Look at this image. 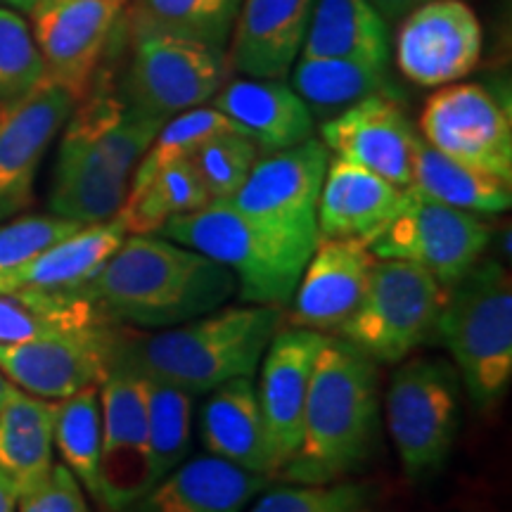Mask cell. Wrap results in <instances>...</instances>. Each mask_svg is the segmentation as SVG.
I'll return each instance as SVG.
<instances>
[{
	"label": "cell",
	"instance_id": "d6a6232c",
	"mask_svg": "<svg viewBox=\"0 0 512 512\" xmlns=\"http://www.w3.org/2000/svg\"><path fill=\"white\" fill-rule=\"evenodd\" d=\"M53 446L60 453L62 465L76 477L81 489H86L95 503L105 505L100 475L102 418L98 384L55 401Z\"/></svg>",
	"mask_w": 512,
	"mask_h": 512
},
{
	"label": "cell",
	"instance_id": "4fadbf2b",
	"mask_svg": "<svg viewBox=\"0 0 512 512\" xmlns=\"http://www.w3.org/2000/svg\"><path fill=\"white\" fill-rule=\"evenodd\" d=\"M328 335L316 330L283 325L275 332L259 363V399L261 422L271 479L294 456L302 437V420L316 358Z\"/></svg>",
	"mask_w": 512,
	"mask_h": 512
},
{
	"label": "cell",
	"instance_id": "8d00e7d4",
	"mask_svg": "<svg viewBox=\"0 0 512 512\" xmlns=\"http://www.w3.org/2000/svg\"><path fill=\"white\" fill-rule=\"evenodd\" d=\"M256 159H259V147L242 131L216 133L190 155L211 202L230 200L247 181Z\"/></svg>",
	"mask_w": 512,
	"mask_h": 512
},
{
	"label": "cell",
	"instance_id": "1f68e13d",
	"mask_svg": "<svg viewBox=\"0 0 512 512\" xmlns=\"http://www.w3.org/2000/svg\"><path fill=\"white\" fill-rule=\"evenodd\" d=\"M110 325L81 292L15 294L0 292V344L60 337Z\"/></svg>",
	"mask_w": 512,
	"mask_h": 512
},
{
	"label": "cell",
	"instance_id": "2e32d148",
	"mask_svg": "<svg viewBox=\"0 0 512 512\" xmlns=\"http://www.w3.org/2000/svg\"><path fill=\"white\" fill-rule=\"evenodd\" d=\"M482 43V24L470 5L430 0L403 19L396 34V64L418 86H448L475 72Z\"/></svg>",
	"mask_w": 512,
	"mask_h": 512
},
{
	"label": "cell",
	"instance_id": "e0dca14e",
	"mask_svg": "<svg viewBox=\"0 0 512 512\" xmlns=\"http://www.w3.org/2000/svg\"><path fill=\"white\" fill-rule=\"evenodd\" d=\"M119 335L112 325L72 335L0 344V373L31 396L62 401L95 387L114 361Z\"/></svg>",
	"mask_w": 512,
	"mask_h": 512
},
{
	"label": "cell",
	"instance_id": "ee69618b",
	"mask_svg": "<svg viewBox=\"0 0 512 512\" xmlns=\"http://www.w3.org/2000/svg\"><path fill=\"white\" fill-rule=\"evenodd\" d=\"M3 5H10V8H15L19 12H31L34 10V5L38 0H0Z\"/></svg>",
	"mask_w": 512,
	"mask_h": 512
},
{
	"label": "cell",
	"instance_id": "ffe728a7",
	"mask_svg": "<svg viewBox=\"0 0 512 512\" xmlns=\"http://www.w3.org/2000/svg\"><path fill=\"white\" fill-rule=\"evenodd\" d=\"M375 259L358 238L318 240L290 299V325L337 332L366 290Z\"/></svg>",
	"mask_w": 512,
	"mask_h": 512
},
{
	"label": "cell",
	"instance_id": "ab89813d",
	"mask_svg": "<svg viewBox=\"0 0 512 512\" xmlns=\"http://www.w3.org/2000/svg\"><path fill=\"white\" fill-rule=\"evenodd\" d=\"M83 228V223L60 219V216H19L0 221V275L15 271L43 249L60 242Z\"/></svg>",
	"mask_w": 512,
	"mask_h": 512
},
{
	"label": "cell",
	"instance_id": "f35d334b",
	"mask_svg": "<svg viewBox=\"0 0 512 512\" xmlns=\"http://www.w3.org/2000/svg\"><path fill=\"white\" fill-rule=\"evenodd\" d=\"M46 79L29 24L17 12L0 8V105L19 100Z\"/></svg>",
	"mask_w": 512,
	"mask_h": 512
},
{
	"label": "cell",
	"instance_id": "277c9868",
	"mask_svg": "<svg viewBox=\"0 0 512 512\" xmlns=\"http://www.w3.org/2000/svg\"><path fill=\"white\" fill-rule=\"evenodd\" d=\"M283 325L280 306H221L152 335H119L112 366L174 384L192 396L209 394L235 377H254Z\"/></svg>",
	"mask_w": 512,
	"mask_h": 512
},
{
	"label": "cell",
	"instance_id": "9a60e30c",
	"mask_svg": "<svg viewBox=\"0 0 512 512\" xmlns=\"http://www.w3.org/2000/svg\"><path fill=\"white\" fill-rule=\"evenodd\" d=\"M29 15L46 79L79 102L91 91L102 53L119 22L121 0H38Z\"/></svg>",
	"mask_w": 512,
	"mask_h": 512
},
{
	"label": "cell",
	"instance_id": "83f0119b",
	"mask_svg": "<svg viewBox=\"0 0 512 512\" xmlns=\"http://www.w3.org/2000/svg\"><path fill=\"white\" fill-rule=\"evenodd\" d=\"M304 57H347L387 64V19L370 0H318L306 31Z\"/></svg>",
	"mask_w": 512,
	"mask_h": 512
},
{
	"label": "cell",
	"instance_id": "d4e9b609",
	"mask_svg": "<svg viewBox=\"0 0 512 512\" xmlns=\"http://www.w3.org/2000/svg\"><path fill=\"white\" fill-rule=\"evenodd\" d=\"M403 190L363 166L330 155L316 209L318 240H366L394 214Z\"/></svg>",
	"mask_w": 512,
	"mask_h": 512
},
{
	"label": "cell",
	"instance_id": "5b68a950",
	"mask_svg": "<svg viewBox=\"0 0 512 512\" xmlns=\"http://www.w3.org/2000/svg\"><path fill=\"white\" fill-rule=\"evenodd\" d=\"M437 335L472 406H498L512 382V283L498 261H479L448 287Z\"/></svg>",
	"mask_w": 512,
	"mask_h": 512
},
{
	"label": "cell",
	"instance_id": "cb8c5ba5",
	"mask_svg": "<svg viewBox=\"0 0 512 512\" xmlns=\"http://www.w3.org/2000/svg\"><path fill=\"white\" fill-rule=\"evenodd\" d=\"M256 147L280 152L313 138V112L285 79H238L211 98Z\"/></svg>",
	"mask_w": 512,
	"mask_h": 512
},
{
	"label": "cell",
	"instance_id": "7402d4cb",
	"mask_svg": "<svg viewBox=\"0 0 512 512\" xmlns=\"http://www.w3.org/2000/svg\"><path fill=\"white\" fill-rule=\"evenodd\" d=\"M271 479L219 456L185 458L126 512H242Z\"/></svg>",
	"mask_w": 512,
	"mask_h": 512
},
{
	"label": "cell",
	"instance_id": "b9f144b4",
	"mask_svg": "<svg viewBox=\"0 0 512 512\" xmlns=\"http://www.w3.org/2000/svg\"><path fill=\"white\" fill-rule=\"evenodd\" d=\"M370 3L375 5L384 19H399L418 8V5L430 3V0H370Z\"/></svg>",
	"mask_w": 512,
	"mask_h": 512
},
{
	"label": "cell",
	"instance_id": "7c38bea8",
	"mask_svg": "<svg viewBox=\"0 0 512 512\" xmlns=\"http://www.w3.org/2000/svg\"><path fill=\"white\" fill-rule=\"evenodd\" d=\"M420 138L441 155L512 183L510 102L484 83H448L427 100Z\"/></svg>",
	"mask_w": 512,
	"mask_h": 512
},
{
	"label": "cell",
	"instance_id": "836d02e7",
	"mask_svg": "<svg viewBox=\"0 0 512 512\" xmlns=\"http://www.w3.org/2000/svg\"><path fill=\"white\" fill-rule=\"evenodd\" d=\"M145 380L147 394V451H150V482L169 475L190 456L192 448V394L162 380ZM150 486V489H152Z\"/></svg>",
	"mask_w": 512,
	"mask_h": 512
},
{
	"label": "cell",
	"instance_id": "9c48e42d",
	"mask_svg": "<svg viewBox=\"0 0 512 512\" xmlns=\"http://www.w3.org/2000/svg\"><path fill=\"white\" fill-rule=\"evenodd\" d=\"M491 235L494 230L479 214L406 188L394 214L363 242L373 259L408 261L451 287L482 261Z\"/></svg>",
	"mask_w": 512,
	"mask_h": 512
},
{
	"label": "cell",
	"instance_id": "44dd1931",
	"mask_svg": "<svg viewBox=\"0 0 512 512\" xmlns=\"http://www.w3.org/2000/svg\"><path fill=\"white\" fill-rule=\"evenodd\" d=\"M313 0H242L230 64L249 79H285L304 46Z\"/></svg>",
	"mask_w": 512,
	"mask_h": 512
},
{
	"label": "cell",
	"instance_id": "4316f807",
	"mask_svg": "<svg viewBox=\"0 0 512 512\" xmlns=\"http://www.w3.org/2000/svg\"><path fill=\"white\" fill-rule=\"evenodd\" d=\"M204 451L271 479L264 422L252 377H235L211 389L200 413Z\"/></svg>",
	"mask_w": 512,
	"mask_h": 512
},
{
	"label": "cell",
	"instance_id": "4dcf8cb0",
	"mask_svg": "<svg viewBox=\"0 0 512 512\" xmlns=\"http://www.w3.org/2000/svg\"><path fill=\"white\" fill-rule=\"evenodd\" d=\"M211 202L190 157L164 166L150 181L128 188L117 219L126 235H157L174 216L190 214Z\"/></svg>",
	"mask_w": 512,
	"mask_h": 512
},
{
	"label": "cell",
	"instance_id": "8fae6325",
	"mask_svg": "<svg viewBox=\"0 0 512 512\" xmlns=\"http://www.w3.org/2000/svg\"><path fill=\"white\" fill-rule=\"evenodd\" d=\"M330 152L318 138L256 159L242 188L230 197L249 219L311 254L318 245V195Z\"/></svg>",
	"mask_w": 512,
	"mask_h": 512
},
{
	"label": "cell",
	"instance_id": "ba28073f",
	"mask_svg": "<svg viewBox=\"0 0 512 512\" xmlns=\"http://www.w3.org/2000/svg\"><path fill=\"white\" fill-rule=\"evenodd\" d=\"M460 396L463 384L446 361L415 358L394 370L387 425L411 482H427L446 467L460 427Z\"/></svg>",
	"mask_w": 512,
	"mask_h": 512
},
{
	"label": "cell",
	"instance_id": "d6986e66",
	"mask_svg": "<svg viewBox=\"0 0 512 512\" xmlns=\"http://www.w3.org/2000/svg\"><path fill=\"white\" fill-rule=\"evenodd\" d=\"M320 143L330 155L363 166L399 188H411L420 133L394 95H370L328 117L320 126Z\"/></svg>",
	"mask_w": 512,
	"mask_h": 512
},
{
	"label": "cell",
	"instance_id": "7bdbcfd3",
	"mask_svg": "<svg viewBox=\"0 0 512 512\" xmlns=\"http://www.w3.org/2000/svg\"><path fill=\"white\" fill-rule=\"evenodd\" d=\"M15 508H17V498L8 494V491L0 486V512H15Z\"/></svg>",
	"mask_w": 512,
	"mask_h": 512
},
{
	"label": "cell",
	"instance_id": "60d3db41",
	"mask_svg": "<svg viewBox=\"0 0 512 512\" xmlns=\"http://www.w3.org/2000/svg\"><path fill=\"white\" fill-rule=\"evenodd\" d=\"M17 503L19 512H88L81 484L62 463L53 465L46 482Z\"/></svg>",
	"mask_w": 512,
	"mask_h": 512
},
{
	"label": "cell",
	"instance_id": "d590c367",
	"mask_svg": "<svg viewBox=\"0 0 512 512\" xmlns=\"http://www.w3.org/2000/svg\"><path fill=\"white\" fill-rule=\"evenodd\" d=\"M242 0H143V22L223 48Z\"/></svg>",
	"mask_w": 512,
	"mask_h": 512
},
{
	"label": "cell",
	"instance_id": "f546056e",
	"mask_svg": "<svg viewBox=\"0 0 512 512\" xmlns=\"http://www.w3.org/2000/svg\"><path fill=\"white\" fill-rule=\"evenodd\" d=\"M411 188L434 202L472 214H503L512 207V183L441 155L420 138Z\"/></svg>",
	"mask_w": 512,
	"mask_h": 512
},
{
	"label": "cell",
	"instance_id": "484cf974",
	"mask_svg": "<svg viewBox=\"0 0 512 512\" xmlns=\"http://www.w3.org/2000/svg\"><path fill=\"white\" fill-rule=\"evenodd\" d=\"M55 401L10 384L0 403V486L17 498L31 494L53 470Z\"/></svg>",
	"mask_w": 512,
	"mask_h": 512
},
{
	"label": "cell",
	"instance_id": "8992f818",
	"mask_svg": "<svg viewBox=\"0 0 512 512\" xmlns=\"http://www.w3.org/2000/svg\"><path fill=\"white\" fill-rule=\"evenodd\" d=\"M164 238L219 261L238 280L245 304L285 309L311 254L249 219L228 200L174 216L162 230Z\"/></svg>",
	"mask_w": 512,
	"mask_h": 512
},
{
	"label": "cell",
	"instance_id": "30bf717a",
	"mask_svg": "<svg viewBox=\"0 0 512 512\" xmlns=\"http://www.w3.org/2000/svg\"><path fill=\"white\" fill-rule=\"evenodd\" d=\"M226 76L223 48L140 22L124 93L136 110L166 121L209 102Z\"/></svg>",
	"mask_w": 512,
	"mask_h": 512
},
{
	"label": "cell",
	"instance_id": "f1b7e54d",
	"mask_svg": "<svg viewBox=\"0 0 512 512\" xmlns=\"http://www.w3.org/2000/svg\"><path fill=\"white\" fill-rule=\"evenodd\" d=\"M292 88L309 105L313 117H335L337 112L370 95H394L387 64L358 62L347 57L302 55L294 67Z\"/></svg>",
	"mask_w": 512,
	"mask_h": 512
},
{
	"label": "cell",
	"instance_id": "52a82bcc",
	"mask_svg": "<svg viewBox=\"0 0 512 512\" xmlns=\"http://www.w3.org/2000/svg\"><path fill=\"white\" fill-rule=\"evenodd\" d=\"M446 294L448 287L425 268L375 259L366 290L335 335L370 361L396 366L437 335Z\"/></svg>",
	"mask_w": 512,
	"mask_h": 512
},
{
	"label": "cell",
	"instance_id": "603a6c76",
	"mask_svg": "<svg viewBox=\"0 0 512 512\" xmlns=\"http://www.w3.org/2000/svg\"><path fill=\"white\" fill-rule=\"evenodd\" d=\"M126 240V230L114 216L88 223L55 245L43 249L27 264L0 275V292L15 294H69L79 292L98 275L107 259Z\"/></svg>",
	"mask_w": 512,
	"mask_h": 512
},
{
	"label": "cell",
	"instance_id": "e575fe53",
	"mask_svg": "<svg viewBox=\"0 0 512 512\" xmlns=\"http://www.w3.org/2000/svg\"><path fill=\"white\" fill-rule=\"evenodd\" d=\"M226 131H242V128L235 124L233 119L226 117L221 110H216L214 105L192 107L188 112H181L176 114V117L166 119L162 128H159L155 140H152L150 147L145 150V155L140 157L128 188H138V185L150 181L157 171H162L164 166L174 164L178 159L190 157L204 140Z\"/></svg>",
	"mask_w": 512,
	"mask_h": 512
},
{
	"label": "cell",
	"instance_id": "3957f363",
	"mask_svg": "<svg viewBox=\"0 0 512 512\" xmlns=\"http://www.w3.org/2000/svg\"><path fill=\"white\" fill-rule=\"evenodd\" d=\"M377 425V363L344 339L328 335L313 368L299 446L278 479L330 484L356 475L373 456Z\"/></svg>",
	"mask_w": 512,
	"mask_h": 512
},
{
	"label": "cell",
	"instance_id": "5bb4252c",
	"mask_svg": "<svg viewBox=\"0 0 512 512\" xmlns=\"http://www.w3.org/2000/svg\"><path fill=\"white\" fill-rule=\"evenodd\" d=\"M102 508L124 512L150 491V451H147V394L143 375L112 366L102 377Z\"/></svg>",
	"mask_w": 512,
	"mask_h": 512
},
{
	"label": "cell",
	"instance_id": "ac0fdd59",
	"mask_svg": "<svg viewBox=\"0 0 512 512\" xmlns=\"http://www.w3.org/2000/svg\"><path fill=\"white\" fill-rule=\"evenodd\" d=\"M74 107L72 95L50 79L0 105V221L17 216L34 200L43 157Z\"/></svg>",
	"mask_w": 512,
	"mask_h": 512
},
{
	"label": "cell",
	"instance_id": "f6af8a7d",
	"mask_svg": "<svg viewBox=\"0 0 512 512\" xmlns=\"http://www.w3.org/2000/svg\"><path fill=\"white\" fill-rule=\"evenodd\" d=\"M10 380L8 377H5L3 373H0V403H3V399H5V394H8V389H10Z\"/></svg>",
	"mask_w": 512,
	"mask_h": 512
},
{
	"label": "cell",
	"instance_id": "7a4b0ae2",
	"mask_svg": "<svg viewBox=\"0 0 512 512\" xmlns=\"http://www.w3.org/2000/svg\"><path fill=\"white\" fill-rule=\"evenodd\" d=\"M55 164L50 214L76 223L117 216L131 176L164 121L147 117L110 83H98L76 102Z\"/></svg>",
	"mask_w": 512,
	"mask_h": 512
},
{
	"label": "cell",
	"instance_id": "6da1fadb",
	"mask_svg": "<svg viewBox=\"0 0 512 512\" xmlns=\"http://www.w3.org/2000/svg\"><path fill=\"white\" fill-rule=\"evenodd\" d=\"M79 292L105 323L164 330L226 306L238 280L219 261L174 240L126 235Z\"/></svg>",
	"mask_w": 512,
	"mask_h": 512
},
{
	"label": "cell",
	"instance_id": "74e56055",
	"mask_svg": "<svg viewBox=\"0 0 512 512\" xmlns=\"http://www.w3.org/2000/svg\"><path fill=\"white\" fill-rule=\"evenodd\" d=\"M247 512H375L368 484H285L266 491Z\"/></svg>",
	"mask_w": 512,
	"mask_h": 512
}]
</instances>
